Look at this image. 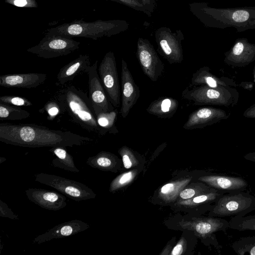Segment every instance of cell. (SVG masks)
Segmentation results:
<instances>
[{
    "instance_id": "1",
    "label": "cell",
    "mask_w": 255,
    "mask_h": 255,
    "mask_svg": "<svg viewBox=\"0 0 255 255\" xmlns=\"http://www.w3.org/2000/svg\"><path fill=\"white\" fill-rule=\"evenodd\" d=\"M0 141L24 147H73L91 143L93 138L70 131L29 124H0Z\"/></svg>"
},
{
    "instance_id": "2",
    "label": "cell",
    "mask_w": 255,
    "mask_h": 255,
    "mask_svg": "<svg viewBox=\"0 0 255 255\" xmlns=\"http://www.w3.org/2000/svg\"><path fill=\"white\" fill-rule=\"evenodd\" d=\"M190 11L207 27H234L237 32L255 29V6L212 7L205 2L189 4Z\"/></svg>"
},
{
    "instance_id": "3",
    "label": "cell",
    "mask_w": 255,
    "mask_h": 255,
    "mask_svg": "<svg viewBox=\"0 0 255 255\" xmlns=\"http://www.w3.org/2000/svg\"><path fill=\"white\" fill-rule=\"evenodd\" d=\"M61 113L67 114L86 130L102 135L108 132L98 124L97 116L87 94L71 84L58 89L53 96Z\"/></svg>"
},
{
    "instance_id": "4",
    "label": "cell",
    "mask_w": 255,
    "mask_h": 255,
    "mask_svg": "<svg viewBox=\"0 0 255 255\" xmlns=\"http://www.w3.org/2000/svg\"><path fill=\"white\" fill-rule=\"evenodd\" d=\"M128 27L127 23L121 20H97L86 22L75 20L48 29L45 34L61 35L69 38L85 37L97 40L99 38L110 37Z\"/></svg>"
},
{
    "instance_id": "5",
    "label": "cell",
    "mask_w": 255,
    "mask_h": 255,
    "mask_svg": "<svg viewBox=\"0 0 255 255\" xmlns=\"http://www.w3.org/2000/svg\"><path fill=\"white\" fill-rule=\"evenodd\" d=\"M255 210V193L251 190L224 194L213 205L212 217L245 216Z\"/></svg>"
},
{
    "instance_id": "6",
    "label": "cell",
    "mask_w": 255,
    "mask_h": 255,
    "mask_svg": "<svg viewBox=\"0 0 255 255\" xmlns=\"http://www.w3.org/2000/svg\"><path fill=\"white\" fill-rule=\"evenodd\" d=\"M35 180L56 189L75 201L94 199L96 194L83 183L61 176L45 173H37Z\"/></svg>"
},
{
    "instance_id": "7",
    "label": "cell",
    "mask_w": 255,
    "mask_h": 255,
    "mask_svg": "<svg viewBox=\"0 0 255 255\" xmlns=\"http://www.w3.org/2000/svg\"><path fill=\"white\" fill-rule=\"evenodd\" d=\"M80 42L61 35H46L38 44L27 49L38 57L49 59L65 56L79 48Z\"/></svg>"
},
{
    "instance_id": "8",
    "label": "cell",
    "mask_w": 255,
    "mask_h": 255,
    "mask_svg": "<svg viewBox=\"0 0 255 255\" xmlns=\"http://www.w3.org/2000/svg\"><path fill=\"white\" fill-rule=\"evenodd\" d=\"M155 39L160 54L169 63H181L183 60L181 30L172 32L167 27H160L155 32Z\"/></svg>"
},
{
    "instance_id": "9",
    "label": "cell",
    "mask_w": 255,
    "mask_h": 255,
    "mask_svg": "<svg viewBox=\"0 0 255 255\" xmlns=\"http://www.w3.org/2000/svg\"><path fill=\"white\" fill-rule=\"evenodd\" d=\"M98 74L108 97L115 107L120 105V87L114 53L107 52L98 68Z\"/></svg>"
},
{
    "instance_id": "10",
    "label": "cell",
    "mask_w": 255,
    "mask_h": 255,
    "mask_svg": "<svg viewBox=\"0 0 255 255\" xmlns=\"http://www.w3.org/2000/svg\"><path fill=\"white\" fill-rule=\"evenodd\" d=\"M136 57L144 74L152 81H158L164 72V65L147 39L138 38Z\"/></svg>"
},
{
    "instance_id": "11",
    "label": "cell",
    "mask_w": 255,
    "mask_h": 255,
    "mask_svg": "<svg viewBox=\"0 0 255 255\" xmlns=\"http://www.w3.org/2000/svg\"><path fill=\"white\" fill-rule=\"evenodd\" d=\"M98 60L89 68L88 76L89 98L97 116L101 113L112 111L115 107L110 102L98 73Z\"/></svg>"
},
{
    "instance_id": "12",
    "label": "cell",
    "mask_w": 255,
    "mask_h": 255,
    "mask_svg": "<svg viewBox=\"0 0 255 255\" xmlns=\"http://www.w3.org/2000/svg\"><path fill=\"white\" fill-rule=\"evenodd\" d=\"M122 104L120 114L126 118L140 96V91L124 59L121 64Z\"/></svg>"
},
{
    "instance_id": "13",
    "label": "cell",
    "mask_w": 255,
    "mask_h": 255,
    "mask_svg": "<svg viewBox=\"0 0 255 255\" xmlns=\"http://www.w3.org/2000/svg\"><path fill=\"white\" fill-rule=\"evenodd\" d=\"M198 180L209 187L225 193L246 190L249 186L248 182L242 177L223 173L205 174Z\"/></svg>"
},
{
    "instance_id": "14",
    "label": "cell",
    "mask_w": 255,
    "mask_h": 255,
    "mask_svg": "<svg viewBox=\"0 0 255 255\" xmlns=\"http://www.w3.org/2000/svg\"><path fill=\"white\" fill-rule=\"evenodd\" d=\"M25 193L30 201L46 210L56 211L67 205L66 196L53 191L32 188L26 189Z\"/></svg>"
},
{
    "instance_id": "15",
    "label": "cell",
    "mask_w": 255,
    "mask_h": 255,
    "mask_svg": "<svg viewBox=\"0 0 255 255\" xmlns=\"http://www.w3.org/2000/svg\"><path fill=\"white\" fill-rule=\"evenodd\" d=\"M88 224L80 220H72L59 224L46 232L36 236L33 240V244H41L54 240L75 235L88 229Z\"/></svg>"
},
{
    "instance_id": "16",
    "label": "cell",
    "mask_w": 255,
    "mask_h": 255,
    "mask_svg": "<svg viewBox=\"0 0 255 255\" xmlns=\"http://www.w3.org/2000/svg\"><path fill=\"white\" fill-rule=\"evenodd\" d=\"M47 74L30 73L5 74L0 76V85L6 88L30 89L45 82Z\"/></svg>"
},
{
    "instance_id": "17",
    "label": "cell",
    "mask_w": 255,
    "mask_h": 255,
    "mask_svg": "<svg viewBox=\"0 0 255 255\" xmlns=\"http://www.w3.org/2000/svg\"><path fill=\"white\" fill-rule=\"evenodd\" d=\"M224 115L225 113L220 109L200 108L190 114L183 128L187 130L203 128L217 122Z\"/></svg>"
},
{
    "instance_id": "18",
    "label": "cell",
    "mask_w": 255,
    "mask_h": 255,
    "mask_svg": "<svg viewBox=\"0 0 255 255\" xmlns=\"http://www.w3.org/2000/svg\"><path fill=\"white\" fill-rule=\"evenodd\" d=\"M91 62L88 54L80 55L77 58L62 67L57 75V82L64 85L82 73H87Z\"/></svg>"
},
{
    "instance_id": "19",
    "label": "cell",
    "mask_w": 255,
    "mask_h": 255,
    "mask_svg": "<svg viewBox=\"0 0 255 255\" xmlns=\"http://www.w3.org/2000/svg\"><path fill=\"white\" fill-rule=\"evenodd\" d=\"M179 107L178 101L173 98L160 97L152 101L146 108L147 112L161 119H170Z\"/></svg>"
},
{
    "instance_id": "20",
    "label": "cell",
    "mask_w": 255,
    "mask_h": 255,
    "mask_svg": "<svg viewBox=\"0 0 255 255\" xmlns=\"http://www.w3.org/2000/svg\"><path fill=\"white\" fill-rule=\"evenodd\" d=\"M49 151L56 157L51 161L52 166L74 173L80 171L75 164L73 157L67 151L65 147H53L49 149Z\"/></svg>"
},
{
    "instance_id": "21",
    "label": "cell",
    "mask_w": 255,
    "mask_h": 255,
    "mask_svg": "<svg viewBox=\"0 0 255 255\" xmlns=\"http://www.w3.org/2000/svg\"><path fill=\"white\" fill-rule=\"evenodd\" d=\"M255 56V44L250 43L245 38L237 39L228 54V58L233 59L251 58Z\"/></svg>"
},
{
    "instance_id": "22",
    "label": "cell",
    "mask_w": 255,
    "mask_h": 255,
    "mask_svg": "<svg viewBox=\"0 0 255 255\" xmlns=\"http://www.w3.org/2000/svg\"><path fill=\"white\" fill-rule=\"evenodd\" d=\"M30 113L20 107L0 102V120H21L28 118Z\"/></svg>"
},
{
    "instance_id": "23",
    "label": "cell",
    "mask_w": 255,
    "mask_h": 255,
    "mask_svg": "<svg viewBox=\"0 0 255 255\" xmlns=\"http://www.w3.org/2000/svg\"><path fill=\"white\" fill-rule=\"evenodd\" d=\"M229 222V229L245 231H255V214L232 217Z\"/></svg>"
},
{
    "instance_id": "24",
    "label": "cell",
    "mask_w": 255,
    "mask_h": 255,
    "mask_svg": "<svg viewBox=\"0 0 255 255\" xmlns=\"http://www.w3.org/2000/svg\"><path fill=\"white\" fill-rule=\"evenodd\" d=\"M231 248L239 255H255V236L240 238L232 243Z\"/></svg>"
},
{
    "instance_id": "25",
    "label": "cell",
    "mask_w": 255,
    "mask_h": 255,
    "mask_svg": "<svg viewBox=\"0 0 255 255\" xmlns=\"http://www.w3.org/2000/svg\"><path fill=\"white\" fill-rule=\"evenodd\" d=\"M118 115L117 109L107 112L101 113L97 116V122L99 125L110 133L118 132L115 123Z\"/></svg>"
},
{
    "instance_id": "26",
    "label": "cell",
    "mask_w": 255,
    "mask_h": 255,
    "mask_svg": "<svg viewBox=\"0 0 255 255\" xmlns=\"http://www.w3.org/2000/svg\"><path fill=\"white\" fill-rule=\"evenodd\" d=\"M114 159L111 153L101 151L96 155L89 157L86 161V163L94 168L110 169L113 164V159Z\"/></svg>"
},
{
    "instance_id": "27",
    "label": "cell",
    "mask_w": 255,
    "mask_h": 255,
    "mask_svg": "<svg viewBox=\"0 0 255 255\" xmlns=\"http://www.w3.org/2000/svg\"><path fill=\"white\" fill-rule=\"evenodd\" d=\"M0 102L15 106H31L32 103L24 97L4 95L0 97Z\"/></svg>"
},
{
    "instance_id": "28",
    "label": "cell",
    "mask_w": 255,
    "mask_h": 255,
    "mask_svg": "<svg viewBox=\"0 0 255 255\" xmlns=\"http://www.w3.org/2000/svg\"><path fill=\"white\" fill-rule=\"evenodd\" d=\"M39 112L46 113L47 119L52 121L61 113V111L58 104L53 98L46 103L44 107L39 110Z\"/></svg>"
},
{
    "instance_id": "29",
    "label": "cell",
    "mask_w": 255,
    "mask_h": 255,
    "mask_svg": "<svg viewBox=\"0 0 255 255\" xmlns=\"http://www.w3.org/2000/svg\"><path fill=\"white\" fill-rule=\"evenodd\" d=\"M187 184L186 181H183L177 183H169L163 186L160 190V193L164 197L170 198L171 195L176 194L182 186Z\"/></svg>"
},
{
    "instance_id": "30",
    "label": "cell",
    "mask_w": 255,
    "mask_h": 255,
    "mask_svg": "<svg viewBox=\"0 0 255 255\" xmlns=\"http://www.w3.org/2000/svg\"><path fill=\"white\" fill-rule=\"evenodd\" d=\"M134 176L132 171L128 172L121 175L115 179L111 183L110 190L114 191L124 185L130 182Z\"/></svg>"
},
{
    "instance_id": "31",
    "label": "cell",
    "mask_w": 255,
    "mask_h": 255,
    "mask_svg": "<svg viewBox=\"0 0 255 255\" xmlns=\"http://www.w3.org/2000/svg\"><path fill=\"white\" fill-rule=\"evenodd\" d=\"M113 1H116L120 3L126 5L135 10L142 11L146 13L149 16L151 14L145 8L142 1L140 0H109Z\"/></svg>"
},
{
    "instance_id": "32",
    "label": "cell",
    "mask_w": 255,
    "mask_h": 255,
    "mask_svg": "<svg viewBox=\"0 0 255 255\" xmlns=\"http://www.w3.org/2000/svg\"><path fill=\"white\" fill-rule=\"evenodd\" d=\"M7 3L12 5L24 8H37L36 0H4Z\"/></svg>"
},
{
    "instance_id": "33",
    "label": "cell",
    "mask_w": 255,
    "mask_h": 255,
    "mask_svg": "<svg viewBox=\"0 0 255 255\" xmlns=\"http://www.w3.org/2000/svg\"><path fill=\"white\" fill-rule=\"evenodd\" d=\"M0 216L12 220L18 219V216L15 215L7 204L1 200H0Z\"/></svg>"
},
{
    "instance_id": "34",
    "label": "cell",
    "mask_w": 255,
    "mask_h": 255,
    "mask_svg": "<svg viewBox=\"0 0 255 255\" xmlns=\"http://www.w3.org/2000/svg\"><path fill=\"white\" fill-rule=\"evenodd\" d=\"M195 194V191L193 189H186L180 193V196L183 199H188L193 197Z\"/></svg>"
},
{
    "instance_id": "35",
    "label": "cell",
    "mask_w": 255,
    "mask_h": 255,
    "mask_svg": "<svg viewBox=\"0 0 255 255\" xmlns=\"http://www.w3.org/2000/svg\"><path fill=\"white\" fill-rule=\"evenodd\" d=\"M145 8L151 14L155 7V0H140Z\"/></svg>"
},
{
    "instance_id": "36",
    "label": "cell",
    "mask_w": 255,
    "mask_h": 255,
    "mask_svg": "<svg viewBox=\"0 0 255 255\" xmlns=\"http://www.w3.org/2000/svg\"><path fill=\"white\" fill-rule=\"evenodd\" d=\"M183 251V247L182 243L179 242L178 244H177L171 253L172 255H181Z\"/></svg>"
},
{
    "instance_id": "37",
    "label": "cell",
    "mask_w": 255,
    "mask_h": 255,
    "mask_svg": "<svg viewBox=\"0 0 255 255\" xmlns=\"http://www.w3.org/2000/svg\"><path fill=\"white\" fill-rule=\"evenodd\" d=\"M244 158L247 160L255 162V151L245 155Z\"/></svg>"
},
{
    "instance_id": "38",
    "label": "cell",
    "mask_w": 255,
    "mask_h": 255,
    "mask_svg": "<svg viewBox=\"0 0 255 255\" xmlns=\"http://www.w3.org/2000/svg\"><path fill=\"white\" fill-rule=\"evenodd\" d=\"M251 110V111H249L247 114L248 115V116L255 117V108H253Z\"/></svg>"
},
{
    "instance_id": "39",
    "label": "cell",
    "mask_w": 255,
    "mask_h": 255,
    "mask_svg": "<svg viewBox=\"0 0 255 255\" xmlns=\"http://www.w3.org/2000/svg\"></svg>"
}]
</instances>
